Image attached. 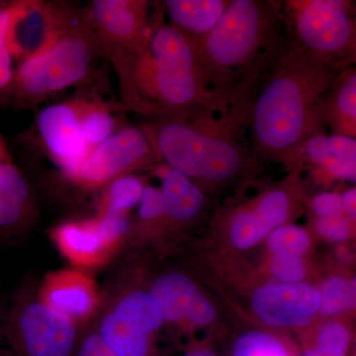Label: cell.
Segmentation results:
<instances>
[{"label":"cell","mask_w":356,"mask_h":356,"mask_svg":"<svg viewBox=\"0 0 356 356\" xmlns=\"http://www.w3.org/2000/svg\"><path fill=\"white\" fill-rule=\"evenodd\" d=\"M346 65L285 44L252 99V156L297 165L304 143L323 132V99Z\"/></svg>","instance_id":"1"},{"label":"cell","mask_w":356,"mask_h":356,"mask_svg":"<svg viewBox=\"0 0 356 356\" xmlns=\"http://www.w3.org/2000/svg\"><path fill=\"white\" fill-rule=\"evenodd\" d=\"M252 96L219 92L184 116L154 118L143 127L163 165L201 184L218 185L254 165L242 143L250 125Z\"/></svg>","instance_id":"2"},{"label":"cell","mask_w":356,"mask_h":356,"mask_svg":"<svg viewBox=\"0 0 356 356\" xmlns=\"http://www.w3.org/2000/svg\"><path fill=\"white\" fill-rule=\"evenodd\" d=\"M124 107L153 116H184L209 102L211 90L193 44L170 24L159 23L144 48L115 54Z\"/></svg>","instance_id":"3"},{"label":"cell","mask_w":356,"mask_h":356,"mask_svg":"<svg viewBox=\"0 0 356 356\" xmlns=\"http://www.w3.org/2000/svg\"><path fill=\"white\" fill-rule=\"evenodd\" d=\"M281 6L264 0H231L209 34L193 44L212 91L252 92L285 44L280 39Z\"/></svg>","instance_id":"4"},{"label":"cell","mask_w":356,"mask_h":356,"mask_svg":"<svg viewBox=\"0 0 356 356\" xmlns=\"http://www.w3.org/2000/svg\"><path fill=\"white\" fill-rule=\"evenodd\" d=\"M97 51L99 44L86 14L46 50L20 63L15 70L13 95L21 103L36 104L47 96L86 81Z\"/></svg>","instance_id":"5"},{"label":"cell","mask_w":356,"mask_h":356,"mask_svg":"<svg viewBox=\"0 0 356 356\" xmlns=\"http://www.w3.org/2000/svg\"><path fill=\"white\" fill-rule=\"evenodd\" d=\"M83 330L40 300L37 288L24 285L16 295L6 324L14 356H76Z\"/></svg>","instance_id":"6"},{"label":"cell","mask_w":356,"mask_h":356,"mask_svg":"<svg viewBox=\"0 0 356 356\" xmlns=\"http://www.w3.org/2000/svg\"><path fill=\"white\" fill-rule=\"evenodd\" d=\"M281 15L300 48L348 65L356 37V7L353 2L293 0L285 2Z\"/></svg>","instance_id":"7"},{"label":"cell","mask_w":356,"mask_h":356,"mask_svg":"<svg viewBox=\"0 0 356 356\" xmlns=\"http://www.w3.org/2000/svg\"><path fill=\"white\" fill-rule=\"evenodd\" d=\"M149 135L144 128L125 127L89 152L76 172L67 179L84 189L104 188L110 182L139 170L159 165Z\"/></svg>","instance_id":"8"},{"label":"cell","mask_w":356,"mask_h":356,"mask_svg":"<svg viewBox=\"0 0 356 356\" xmlns=\"http://www.w3.org/2000/svg\"><path fill=\"white\" fill-rule=\"evenodd\" d=\"M7 6V47L19 64L46 50L81 17L62 3L14 1Z\"/></svg>","instance_id":"9"},{"label":"cell","mask_w":356,"mask_h":356,"mask_svg":"<svg viewBox=\"0 0 356 356\" xmlns=\"http://www.w3.org/2000/svg\"><path fill=\"white\" fill-rule=\"evenodd\" d=\"M88 15L100 53L107 58L140 51L159 24L151 23L149 2L142 0H95Z\"/></svg>","instance_id":"10"},{"label":"cell","mask_w":356,"mask_h":356,"mask_svg":"<svg viewBox=\"0 0 356 356\" xmlns=\"http://www.w3.org/2000/svg\"><path fill=\"white\" fill-rule=\"evenodd\" d=\"M294 184L285 182L264 191L252 203L234 212L229 221V236L234 247L254 248L271 233L286 224L296 202Z\"/></svg>","instance_id":"11"},{"label":"cell","mask_w":356,"mask_h":356,"mask_svg":"<svg viewBox=\"0 0 356 356\" xmlns=\"http://www.w3.org/2000/svg\"><path fill=\"white\" fill-rule=\"evenodd\" d=\"M165 324L198 329L216 318L214 304L203 294L197 283L182 271H166L147 284Z\"/></svg>","instance_id":"12"},{"label":"cell","mask_w":356,"mask_h":356,"mask_svg":"<svg viewBox=\"0 0 356 356\" xmlns=\"http://www.w3.org/2000/svg\"><path fill=\"white\" fill-rule=\"evenodd\" d=\"M36 126L49 158L65 178L72 177L89 153L77 100L41 110Z\"/></svg>","instance_id":"13"},{"label":"cell","mask_w":356,"mask_h":356,"mask_svg":"<svg viewBox=\"0 0 356 356\" xmlns=\"http://www.w3.org/2000/svg\"><path fill=\"white\" fill-rule=\"evenodd\" d=\"M318 287L308 282H270L252 293L250 306L264 324L280 329L310 325L320 311Z\"/></svg>","instance_id":"14"},{"label":"cell","mask_w":356,"mask_h":356,"mask_svg":"<svg viewBox=\"0 0 356 356\" xmlns=\"http://www.w3.org/2000/svg\"><path fill=\"white\" fill-rule=\"evenodd\" d=\"M37 292L43 303L81 330L97 317L102 308L103 293L92 276L72 267L46 273Z\"/></svg>","instance_id":"15"},{"label":"cell","mask_w":356,"mask_h":356,"mask_svg":"<svg viewBox=\"0 0 356 356\" xmlns=\"http://www.w3.org/2000/svg\"><path fill=\"white\" fill-rule=\"evenodd\" d=\"M50 238L72 268L86 273L107 266L119 252L105 240L95 217L62 222L51 229Z\"/></svg>","instance_id":"16"},{"label":"cell","mask_w":356,"mask_h":356,"mask_svg":"<svg viewBox=\"0 0 356 356\" xmlns=\"http://www.w3.org/2000/svg\"><path fill=\"white\" fill-rule=\"evenodd\" d=\"M31 189L11 161L0 163V235H17L31 224Z\"/></svg>","instance_id":"17"},{"label":"cell","mask_w":356,"mask_h":356,"mask_svg":"<svg viewBox=\"0 0 356 356\" xmlns=\"http://www.w3.org/2000/svg\"><path fill=\"white\" fill-rule=\"evenodd\" d=\"M161 179L168 222L187 224L201 214L205 206L204 192L191 178L159 163L154 170Z\"/></svg>","instance_id":"18"},{"label":"cell","mask_w":356,"mask_h":356,"mask_svg":"<svg viewBox=\"0 0 356 356\" xmlns=\"http://www.w3.org/2000/svg\"><path fill=\"white\" fill-rule=\"evenodd\" d=\"M231 0H166L170 24L195 43L212 31Z\"/></svg>","instance_id":"19"},{"label":"cell","mask_w":356,"mask_h":356,"mask_svg":"<svg viewBox=\"0 0 356 356\" xmlns=\"http://www.w3.org/2000/svg\"><path fill=\"white\" fill-rule=\"evenodd\" d=\"M95 327L118 356H159L156 336L104 307Z\"/></svg>","instance_id":"20"},{"label":"cell","mask_w":356,"mask_h":356,"mask_svg":"<svg viewBox=\"0 0 356 356\" xmlns=\"http://www.w3.org/2000/svg\"><path fill=\"white\" fill-rule=\"evenodd\" d=\"M321 111L324 124L336 134L356 120V67L341 69L323 99Z\"/></svg>","instance_id":"21"},{"label":"cell","mask_w":356,"mask_h":356,"mask_svg":"<svg viewBox=\"0 0 356 356\" xmlns=\"http://www.w3.org/2000/svg\"><path fill=\"white\" fill-rule=\"evenodd\" d=\"M301 156L322 170L325 177L356 185V156L331 153L325 134L311 136L302 147Z\"/></svg>","instance_id":"22"},{"label":"cell","mask_w":356,"mask_h":356,"mask_svg":"<svg viewBox=\"0 0 356 356\" xmlns=\"http://www.w3.org/2000/svg\"><path fill=\"white\" fill-rule=\"evenodd\" d=\"M144 180L137 175H124L104 187L98 213L128 215L136 206H139L144 193Z\"/></svg>","instance_id":"23"},{"label":"cell","mask_w":356,"mask_h":356,"mask_svg":"<svg viewBox=\"0 0 356 356\" xmlns=\"http://www.w3.org/2000/svg\"><path fill=\"white\" fill-rule=\"evenodd\" d=\"M81 125L89 152L99 146L117 132L116 120L110 108L99 102L77 100Z\"/></svg>","instance_id":"24"},{"label":"cell","mask_w":356,"mask_h":356,"mask_svg":"<svg viewBox=\"0 0 356 356\" xmlns=\"http://www.w3.org/2000/svg\"><path fill=\"white\" fill-rule=\"evenodd\" d=\"M232 356H299L291 346L271 332L254 330L236 339Z\"/></svg>","instance_id":"25"},{"label":"cell","mask_w":356,"mask_h":356,"mask_svg":"<svg viewBox=\"0 0 356 356\" xmlns=\"http://www.w3.org/2000/svg\"><path fill=\"white\" fill-rule=\"evenodd\" d=\"M320 311L324 317H337L351 311L350 278L343 275L329 276L318 287Z\"/></svg>","instance_id":"26"},{"label":"cell","mask_w":356,"mask_h":356,"mask_svg":"<svg viewBox=\"0 0 356 356\" xmlns=\"http://www.w3.org/2000/svg\"><path fill=\"white\" fill-rule=\"evenodd\" d=\"M311 343L318 356H348L351 346L350 331L339 321H327L318 327Z\"/></svg>","instance_id":"27"},{"label":"cell","mask_w":356,"mask_h":356,"mask_svg":"<svg viewBox=\"0 0 356 356\" xmlns=\"http://www.w3.org/2000/svg\"><path fill=\"white\" fill-rule=\"evenodd\" d=\"M273 254H292L303 257L311 247V238L305 229L284 224L274 229L266 240Z\"/></svg>","instance_id":"28"},{"label":"cell","mask_w":356,"mask_h":356,"mask_svg":"<svg viewBox=\"0 0 356 356\" xmlns=\"http://www.w3.org/2000/svg\"><path fill=\"white\" fill-rule=\"evenodd\" d=\"M269 268L277 282H303L306 276L303 257L298 255L273 254Z\"/></svg>","instance_id":"29"},{"label":"cell","mask_w":356,"mask_h":356,"mask_svg":"<svg viewBox=\"0 0 356 356\" xmlns=\"http://www.w3.org/2000/svg\"><path fill=\"white\" fill-rule=\"evenodd\" d=\"M351 222L341 216L316 217L315 229L318 235L332 243L346 242L350 236Z\"/></svg>","instance_id":"30"},{"label":"cell","mask_w":356,"mask_h":356,"mask_svg":"<svg viewBox=\"0 0 356 356\" xmlns=\"http://www.w3.org/2000/svg\"><path fill=\"white\" fill-rule=\"evenodd\" d=\"M311 209L316 217L341 216L343 214L341 194L337 191H325L312 198Z\"/></svg>","instance_id":"31"},{"label":"cell","mask_w":356,"mask_h":356,"mask_svg":"<svg viewBox=\"0 0 356 356\" xmlns=\"http://www.w3.org/2000/svg\"><path fill=\"white\" fill-rule=\"evenodd\" d=\"M76 356H118L105 343L95 327L83 332Z\"/></svg>","instance_id":"32"},{"label":"cell","mask_w":356,"mask_h":356,"mask_svg":"<svg viewBox=\"0 0 356 356\" xmlns=\"http://www.w3.org/2000/svg\"><path fill=\"white\" fill-rule=\"evenodd\" d=\"M15 70L8 47L0 48V96L13 95Z\"/></svg>","instance_id":"33"},{"label":"cell","mask_w":356,"mask_h":356,"mask_svg":"<svg viewBox=\"0 0 356 356\" xmlns=\"http://www.w3.org/2000/svg\"><path fill=\"white\" fill-rule=\"evenodd\" d=\"M344 216L351 222H356V186L341 192Z\"/></svg>","instance_id":"34"},{"label":"cell","mask_w":356,"mask_h":356,"mask_svg":"<svg viewBox=\"0 0 356 356\" xmlns=\"http://www.w3.org/2000/svg\"><path fill=\"white\" fill-rule=\"evenodd\" d=\"M181 356H219L214 350L206 346H194Z\"/></svg>","instance_id":"35"},{"label":"cell","mask_w":356,"mask_h":356,"mask_svg":"<svg viewBox=\"0 0 356 356\" xmlns=\"http://www.w3.org/2000/svg\"><path fill=\"white\" fill-rule=\"evenodd\" d=\"M351 311H356V275L350 277Z\"/></svg>","instance_id":"36"},{"label":"cell","mask_w":356,"mask_h":356,"mask_svg":"<svg viewBox=\"0 0 356 356\" xmlns=\"http://www.w3.org/2000/svg\"><path fill=\"white\" fill-rule=\"evenodd\" d=\"M339 134V135L348 136V137L356 139V120L348 124V125L344 127L343 130H341V132Z\"/></svg>","instance_id":"37"},{"label":"cell","mask_w":356,"mask_h":356,"mask_svg":"<svg viewBox=\"0 0 356 356\" xmlns=\"http://www.w3.org/2000/svg\"><path fill=\"white\" fill-rule=\"evenodd\" d=\"M6 161H10V158H9L8 152H7L3 140L0 139V163Z\"/></svg>","instance_id":"38"},{"label":"cell","mask_w":356,"mask_h":356,"mask_svg":"<svg viewBox=\"0 0 356 356\" xmlns=\"http://www.w3.org/2000/svg\"><path fill=\"white\" fill-rule=\"evenodd\" d=\"M356 64V37L355 43H353V49H351L350 58L348 60V65Z\"/></svg>","instance_id":"39"},{"label":"cell","mask_w":356,"mask_h":356,"mask_svg":"<svg viewBox=\"0 0 356 356\" xmlns=\"http://www.w3.org/2000/svg\"><path fill=\"white\" fill-rule=\"evenodd\" d=\"M0 356H14L13 353H10V351L7 350H1L0 348Z\"/></svg>","instance_id":"40"},{"label":"cell","mask_w":356,"mask_h":356,"mask_svg":"<svg viewBox=\"0 0 356 356\" xmlns=\"http://www.w3.org/2000/svg\"><path fill=\"white\" fill-rule=\"evenodd\" d=\"M348 356H356V355L355 353H350V355H348Z\"/></svg>","instance_id":"41"},{"label":"cell","mask_w":356,"mask_h":356,"mask_svg":"<svg viewBox=\"0 0 356 356\" xmlns=\"http://www.w3.org/2000/svg\"><path fill=\"white\" fill-rule=\"evenodd\" d=\"M353 353H355L356 355V346H355V351H353Z\"/></svg>","instance_id":"42"}]
</instances>
